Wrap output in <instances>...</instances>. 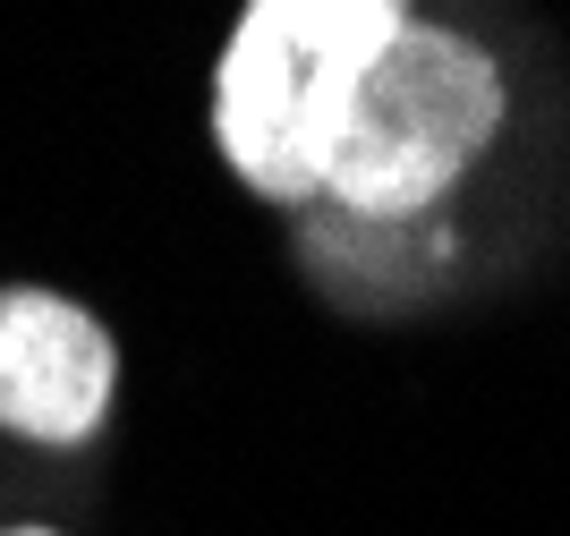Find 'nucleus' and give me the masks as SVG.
<instances>
[{"label": "nucleus", "instance_id": "obj_4", "mask_svg": "<svg viewBox=\"0 0 570 536\" xmlns=\"http://www.w3.org/2000/svg\"><path fill=\"white\" fill-rule=\"evenodd\" d=\"M0 536H60V528H0Z\"/></svg>", "mask_w": 570, "mask_h": 536}, {"label": "nucleus", "instance_id": "obj_1", "mask_svg": "<svg viewBox=\"0 0 570 536\" xmlns=\"http://www.w3.org/2000/svg\"><path fill=\"white\" fill-rule=\"evenodd\" d=\"M401 0H256L214 60V145L264 205L324 196L350 94L392 35Z\"/></svg>", "mask_w": 570, "mask_h": 536}, {"label": "nucleus", "instance_id": "obj_2", "mask_svg": "<svg viewBox=\"0 0 570 536\" xmlns=\"http://www.w3.org/2000/svg\"><path fill=\"white\" fill-rule=\"evenodd\" d=\"M494 128H502L494 51H476L452 26L401 18V35L366 60L350 94L324 196L350 222H417L494 145Z\"/></svg>", "mask_w": 570, "mask_h": 536}, {"label": "nucleus", "instance_id": "obj_3", "mask_svg": "<svg viewBox=\"0 0 570 536\" xmlns=\"http://www.w3.org/2000/svg\"><path fill=\"white\" fill-rule=\"evenodd\" d=\"M119 400V350L111 332L69 299L9 281L0 290V435L18 444H95Z\"/></svg>", "mask_w": 570, "mask_h": 536}]
</instances>
